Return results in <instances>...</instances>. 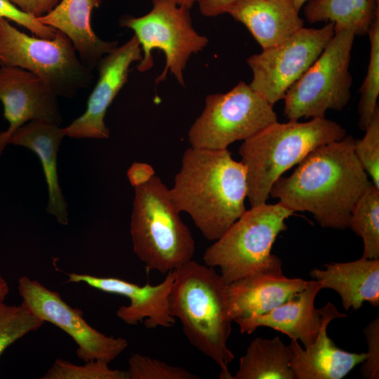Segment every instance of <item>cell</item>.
Instances as JSON below:
<instances>
[{
    "label": "cell",
    "mask_w": 379,
    "mask_h": 379,
    "mask_svg": "<svg viewBox=\"0 0 379 379\" xmlns=\"http://www.w3.org/2000/svg\"><path fill=\"white\" fill-rule=\"evenodd\" d=\"M308 281L282 271L255 273L227 284L228 314L237 319L267 313L305 288Z\"/></svg>",
    "instance_id": "e0dca14e"
},
{
    "label": "cell",
    "mask_w": 379,
    "mask_h": 379,
    "mask_svg": "<svg viewBox=\"0 0 379 379\" xmlns=\"http://www.w3.org/2000/svg\"><path fill=\"white\" fill-rule=\"evenodd\" d=\"M334 23L321 28L302 27L281 43L250 56V87L273 105L309 69L334 35Z\"/></svg>",
    "instance_id": "8fae6325"
},
{
    "label": "cell",
    "mask_w": 379,
    "mask_h": 379,
    "mask_svg": "<svg viewBox=\"0 0 379 379\" xmlns=\"http://www.w3.org/2000/svg\"><path fill=\"white\" fill-rule=\"evenodd\" d=\"M325 269L314 268L310 276L323 288L336 291L343 308L360 309L364 302L374 307L379 305V259L361 257L354 261L332 262Z\"/></svg>",
    "instance_id": "44dd1931"
},
{
    "label": "cell",
    "mask_w": 379,
    "mask_h": 379,
    "mask_svg": "<svg viewBox=\"0 0 379 379\" xmlns=\"http://www.w3.org/2000/svg\"><path fill=\"white\" fill-rule=\"evenodd\" d=\"M328 326H323L307 347L291 339L290 367L295 379H342L366 359V352H349L338 347L328 336Z\"/></svg>",
    "instance_id": "7402d4cb"
},
{
    "label": "cell",
    "mask_w": 379,
    "mask_h": 379,
    "mask_svg": "<svg viewBox=\"0 0 379 379\" xmlns=\"http://www.w3.org/2000/svg\"><path fill=\"white\" fill-rule=\"evenodd\" d=\"M18 290L22 305L36 317L58 326L77 345V355L84 362L102 360L110 363L128 347L121 337L107 336L91 326L82 311L67 304L60 295L36 280L23 276L18 279Z\"/></svg>",
    "instance_id": "7c38bea8"
},
{
    "label": "cell",
    "mask_w": 379,
    "mask_h": 379,
    "mask_svg": "<svg viewBox=\"0 0 379 379\" xmlns=\"http://www.w3.org/2000/svg\"><path fill=\"white\" fill-rule=\"evenodd\" d=\"M130 184L135 188L148 182L154 175L153 167L144 162H134L127 171Z\"/></svg>",
    "instance_id": "836d02e7"
},
{
    "label": "cell",
    "mask_w": 379,
    "mask_h": 379,
    "mask_svg": "<svg viewBox=\"0 0 379 379\" xmlns=\"http://www.w3.org/2000/svg\"><path fill=\"white\" fill-rule=\"evenodd\" d=\"M8 19L29 29L36 36L52 39L57 30L42 24L37 18L21 11L9 0H0V19Z\"/></svg>",
    "instance_id": "4dcf8cb0"
},
{
    "label": "cell",
    "mask_w": 379,
    "mask_h": 379,
    "mask_svg": "<svg viewBox=\"0 0 379 379\" xmlns=\"http://www.w3.org/2000/svg\"><path fill=\"white\" fill-rule=\"evenodd\" d=\"M130 379H199L187 370L169 365L162 361L140 354H133L128 359Z\"/></svg>",
    "instance_id": "f1b7e54d"
},
{
    "label": "cell",
    "mask_w": 379,
    "mask_h": 379,
    "mask_svg": "<svg viewBox=\"0 0 379 379\" xmlns=\"http://www.w3.org/2000/svg\"><path fill=\"white\" fill-rule=\"evenodd\" d=\"M44 323L22 304L17 306L0 302V357L10 345L38 330Z\"/></svg>",
    "instance_id": "4316f807"
},
{
    "label": "cell",
    "mask_w": 379,
    "mask_h": 379,
    "mask_svg": "<svg viewBox=\"0 0 379 379\" xmlns=\"http://www.w3.org/2000/svg\"><path fill=\"white\" fill-rule=\"evenodd\" d=\"M321 289L317 281H308L305 289L271 311L234 321L241 333L251 334L258 327H269L307 347L314 342L324 324L347 317V314L340 312L331 302L319 309L314 307L316 296Z\"/></svg>",
    "instance_id": "9a60e30c"
},
{
    "label": "cell",
    "mask_w": 379,
    "mask_h": 379,
    "mask_svg": "<svg viewBox=\"0 0 379 379\" xmlns=\"http://www.w3.org/2000/svg\"><path fill=\"white\" fill-rule=\"evenodd\" d=\"M354 143L346 134L314 149L291 175L274 183L270 196L293 213H312L322 227L349 228L354 205L373 184L355 154Z\"/></svg>",
    "instance_id": "6da1fadb"
},
{
    "label": "cell",
    "mask_w": 379,
    "mask_h": 379,
    "mask_svg": "<svg viewBox=\"0 0 379 379\" xmlns=\"http://www.w3.org/2000/svg\"><path fill=\"white\" fill-rule=\"evenodd\" d=\"M100 0H61L47 14L37 18L44 25L65 34L79 53L81 62L93 70L105 54L112 52L117 41L100 39L91 26V14Z\"/></svg>",
    "instance_id": "ffe728a7"
},
{
    "label": "cell",
    "mask_w": 379,
    "mask_h": 379,
    "mask_svg": "<svg viewBox=\"0 0 379 379\" xmlns=\"http://www.w3.org/2000/svg\"><path fill=\"white\" fill-rule=\"evenodd\" d=\"M345 135L340 124L323 118L276 121L244 140L239 154L246 169L251 207L266 203L274 183L310 152Z\"/></svg>",
    "instance_id": "277c9868"
},
{
    "label": "cell",
    "mask_w": 379,
    "mask_h": 379,
    "mask_svg": "<svg viewBox=\"0 0 379 379\" xmlns=\"http://www.w3.org/2000/svg\"><path fill=\"white\" fill-rule=\"evenodd\" d=\"M120 26L133 30L139 41L143 53L137 66L139 72H147L152 67L154 49L164 53L165 67L156 84L164 81L170 70L178 82L185 86L183 72L188 60L208 43L207 37L194 29L190 9L179 6L175 0H153L148 13L138 18L124 16L120 20Z\"/></svg>",
    "instance_id": "9c48e42d"
},
{
    "label": "cell",
    "mask_w": 379,
    "mask_h": 379,
    "mask_svg": "<svg viewBox=\"0 0 379 379\" xmlns=\"http://www.w3.org/2000/svg\"><path fill=\"white\" fill-rule=\"evenodd\" d=\"M377 1H379V0H377Z\"/></svg>",
    "instance_id": "f35d334b"
},
{
    "label": "cell",
    "mask_w": 379,
    "mask_h": 379,
    "mask_svg": "<svg viewBox=\"0 0 379 379\" xmlns=\"http://www.w3.org/2000/svg\"><path fill=\"white\" fill-rule=\"evenodd\" d=\"M306 20L310 23L330 22L334 31L346 29L354 35L367 34L379 16L377 0H307L303 5Z\"/></svg>",
    "instance_id": "603a6c76"
},
{
    "label": "cell",
    "mask_w": 379,
    "mask_h": 379,
    "mask_svg": "<svg viewBox=\"0 0 379 379\" xmlns=\"http://www.w3.org/2000/svg\"><path fill=\"white\" fill-rule=\"evenodd\" d=\"M293 213L279 202L251 207L206 248L204 264L219 267L226 284L261 272L282 271L281 260L272 248Z\"/></svg>",
    "instance_id": "8992f818"
},
{
    "label": "cell",
    "mask_w": 379,
    "mask_h": 379,
    "mask_svg": "<svg viewBox=\"0 0 379 379\" xmlns=\"http://www.w3.org/2000/svg\"><path fill=\"white\" fill-rule=\"evenodd\" d=\"M66 134L59 125L41 121H30L18 128L8 144L25 147L39 157L48 188L46 211L61 225L68 223L67 204L60 186L57 158L60 144Z\"/></svg>",
    "instance_id": "d6986e66"
},
{
    "label": "cell",
    "mask_w": 379,
    "mask_h": 379,
    "mask_svg": "<svg viewBox=\"0 0 379 379\" xmlns=\"http://www.w3.org/2000/svg\"><path fill=\"white\" fill-rule=\"evenodd\" d=\"M175 271L166 274L159 284L144 286L114 277H99L90 274L71 273L68 282H84L105 293L124 296L130 300L127 306H121L117 316L128 325L143 322L148 328L171 327L175 319L171 314L168 295L174 281Z\"/></svg>",
    "instance_id": "2e32d148"
},
{
    "label": "cell",
    "mask_w": 379,
    "mask_h": 379,
    "mask_svg": "<svg viewBox=\"0 0 379 379\" xmlns=\"http://www.w3.org/2000/svg\"><path fill=\"white\" fill-rule=\"evenodd\" d=\"M177 4L185 7L187 9H191L197 0H175Z\"/></svg>",
    "instance_id": "8d00e7d4"
},
{
    "label": "cell",
    "mask_w": 379,
    "mask_h": 379,
    "mask_svg": "<svg viewBox=\"0 0 379 379\" xmlns=\"http://www.w3.org/2000/svg\"><path fill=\"white\" fill-rule=\"evenodd\" d=\"M364 333L368 344L366 359L361 363V373L364 378H379V319L370 321Z\"/></svg>",
    "instance_id": "1f68e13d"
},
{
    "label": "cell",
    "mask_w": 379,
    "mask_h": 379,
    "mask_svg": "<svg viewBox=\"0 0 379 379\" xmlns=\"http://www.w3.org/2000/svg\"><path fill=\"white\" fill-rule=\"evenodd\" d=\"M364 131L361 140H355V154L372 183L379 189V107Z\"/></svg>",
    "instance_id": "f546056e"
},
{
    "label": "cell",
    "mask_w": 379,
    "mask_h": 379,
    "mask_svg": "<svg viewBox=\"0 0 379 379\" xmlns=\"http://www.w3.org/2000/svg\"><path fill=\"white\" fill-rule=\"evenodd\" d=\"M334 32L319 58L287 91L284 114L289 121L326 118L328 109L340 111L350 102L349 67L355 35L346 29Z\"/></svg>",
    "instance_id": "ba28073f"
},
{
    "label": "cell",
    "mask_w": 379,
    "mask_h": 379,
    "mask_svg": "<svg viewBox=\"0 0 379 379\" xmlns=\"http://www.w3.org/2000/svg\"><path fill=\"white\" fill-rule=\"evenodd\" d=\"M276 121L273 105L241 81L227 93L206 96L201 114L190 128L188 141L192 147L225 149Z\"/></svg>",
    "instance_id": "30bf717a"
},
{
    "label": "cell",
    "mask_w": 379,
    "mask_h": 379,
    "mask_svg": "<svg viewBox=\"0 0 379 379\" xmlns=\"http://www.w3.org/2000/svg\"><path fill=\"white\" fill-rule=\"evenodd\" d=\"M109 363L91 360L84 365H75L58 359L42 379H130L127 371L111 369Z\"/></svg>",
    "instance_id": "83f0119b"
},
{
    "label": "cell",
    "mask_w": 379,
    "mask_h": 379,
    "mask_svg": "<svg viewBox=\"0 0 379 379\" xmlns=\"http://www.w3.org/2000/svg\"><path fill=\"white\" fill-rule=\"evenodd\" d=\"M307 1V0H294L297 9L300 11Z\"/></svg>",
    "instance_id": "74e56055"
},
{
    "label": "cell",
    "mask_w": 379,
    "mask_h": 379,
    "mask_svg": "<svg viewBox=\"0 0 379 379\" xmlns=\"http://www.w3.org/2000/svg\"><path fill=\"white\" fill-rule=\"evenodd\" d=\"M349 228L362 238V257L379 259V189L373 184L354 205Z\"/></svg>",
    "instance_id": "d4e9b609"
},
{
    "label": "cell",
    "mask_w": 379,
    "mask_h": 379,
    "mask_svg": "<svg viewBox=\"0 0 379 379\" xmlns=\"http://www.w3.org/2000/svg\"><path fill=\"white\" fill-rule=\"evenodd\" d=\"M367 34L369 36L371 51L367 72L359 90L358 105L359 126L364 131L378 107L379 95V16L371 23Z\"/></svg>",
    "instance_id": "484cf974"
},
{
    "label": "cell",
    "mask_w": 379,
    "mask_h": 379,
    "mask_svg": "<svg viewBox=\"0 0 379 379\" xmlns=\"http://www.w3.org/2000/svg\"><path fill=\"white\" fill-rule=\"evenodd\" d=\"M142 58L134 35L128 41L102 57L97 65L98 79L87 101L85 112L64 128L66 136L76 138L107 139L109 131L105 123L106 112L127 82L129 67Z\"/></svg>",
    "instance_id": "4fadbf2b"
},
{
    "label": "cell",
    "mask_w": 379,
    "mask_h": 379,
    "mask_svg": "<svg viewBox=\"0 0 379 379\" xmlns=\"http://www.w3.org/2000/svg\"><path fill=\"white\" fill-rule=\"evenodd\" d=\"M174 271L168 295L171 314L180 319L189 342L219 366L220 378L232 379L228 366L234 356L227 346L232 322L227 284L214 267L192 259Z\"/></svg>",
    "instance_id": "3957f363"
},
{
    "label": "cell",
    "mask_w": 379,
    "mask_h": 379,
    "mask_svg": "<svg viewBox=\"0 0 379 379\" xmlns=\"http://www.w3.org/2000/svg\"><path fill=\"white\" fill-rule=\"evenodd\" d=\"M23 12L36 18L41 17L52 11L59 0H9Z\"/></svg>",
    "instance_id": "d6a6232c"
},
{
    "label": "cell",
    "mask_w": 379,
    "mask_h": 379,
    "mask_svg": "<svg viewBox=\"0 0 379 379\" xmlns=\"http://www.w3.org/2000/svg\"><path fill=\"white\" fill-rule=\"evenodd\" d=\"M9 293V286L0 272V302H4Z\"/></svg>",
    "instance_id": "d590c367"
},
{
    "label": "cell",
    "mask_w": 379,
    "mask_h": 379,
    "mask_svg": "<svg viewBox=\"0 0 379 379\" xmlns=\"http://www.w3.org/2000/svg\"><path fill=\"white\" fill-rule=\"evenodd\" d=\"M232 379H295L290 367V348L276 336L256 338L240 358Z\"/></svg>",
    "instance_id": "cb8c5ba5"
},
{
    "label": "cell",
    "mask_w": 379,
    "mask_h": 379,
    "mask_svg": "<svg viewBox=\"0 0 379 379\" xmlns=\"http://www.w3.org/2000/svg\"><path fill=\"white\" fill-rule=\"evenodd\" d=\"M169 197L179 212L187 213L202 235L218 239L246 211V169L227 149L190 147Z\"/></svg>",
    "instance_id": "7a4b0ae2"
},
{
    "label": "cell",
    "mask_w": 379,
    "mask_h": 379,
    "mask_svg": "<svg viewBox=\"0 0 379 379\" xmlns=\"http://www.w3.org/2000/svg\"><path fill=\"white\" fill-rule=\"evenodd\" d=\"M237 0H197L201 13L215 17L225 13L226 9Z\"/></svg>",
    "instance_id": "e575fe53"
},
{
    "label": "cell",
    "mask_w": 379,
    "mask_h": 379,
    "mask_svg": "<svg viewBox=\"0 0 379 379\" xmlns=\"http://www.w3.org/2000/svg\"><path fill=\"white\" fill-rule=\"evenodd\" d=\"M134 190L130 232L133 251L146 270L167 274L191 260L195 241L161 179L154 175Z\"/></svg>",
    "instance_id": "5b68a950"
},
{
    "label": "cell",
    "mask_w": 379,
    "mask_h": 379,
    "mask_svg": "<svg viewBox=\"0 0 379 379\" xmlns=\"http://www.w3.org/2000/svg\"><path fill=\"white\" fill-rule=\"evenodd\" d=\"M0 65L33 73L57 97L73 98L93 81V70L77 57L65 34L57 30L52 39L29 36L4 18L0 19Z\"/></svg>",
    "instance_id": "52a82bcc"
},
{
    "label": "cell",
    "mask_w": 379,
    "mask_h": 379,
    "mask_svg": "<svg viewBox=\"0 0 379 379\" xmlns=\"http://www.w3.org/2000/svg\"><path fill=\"white\" fill-rule=\"evenodd\" d=\"M58 97L35 74L17 67H0V100L8 128L0 133V156L13 133L26 122L41 121L60 125Z\"/></svg>",
    "instance_id": "5bb4252c"
},
{
    "label": "cell",
    "mask_w": 379,
    "mask_h": 379,
    "mask_svg": "<svg viewBox=\"0 0 379 379\" xmlns=\"http://www.w3.org/2000/svg\"><path fill=\"white\" fill-rule=\"evenodd\" d=\"M299 11L294 0H237L225 13L242 23L264 49L304 27Z\"/></svg>",
    "instance_id": "ac0fdd59"
}]
</instances>
